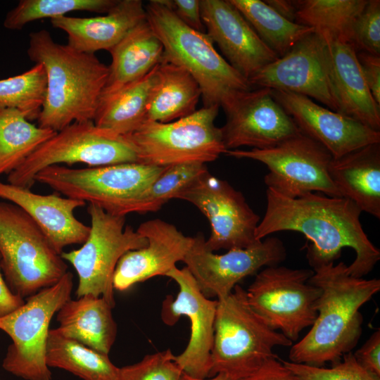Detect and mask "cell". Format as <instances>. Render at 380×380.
I'll use <instances>...</instances> for the list:
<instances>
[{
  "instance_id": "1",
  "label": "cell",
  "mask_w": 380,
  "mask_h": 380,
  "mask_svg": "<svg viewBox=\"0 0 380 380\" xmlns=\"http://www.w3.org/2000/svg\"><path fill=\"white\" fill-rule=\"evenodd\" d=\"M266 196V211L255 229L256 240L281 231L302 233L312 242L306 256L313 269L334 262L342 248H351L356 255L347 272L358 278L369 274L379 260V250L362 227V211L350 200L319 192L290 198L269 189Z\"/></svg>"
},
{
  "instance_id": "2",
  "label": "cell",
  "mask_w": 380,
  "mask_h": 380,
  "mask_svg": "<svg viewBox=\"0 0 380 380\" xmlns=\"http://www.w3.org/2000/svg\"><path fill=\"white\" fill-rule=\"evenodd\" d=\"M334 263L313 269L309 281L322 291L317 315L308 333L291 346L289 357L292 362L336 364L351 352L360 337V309L379 292L380 281L353 277L344 262Z\"/></svg>"
},
{
  "instance_id": "3",
  "label": "cell",
  "mask_w": 380,
  "mask_h": 380,
  "mask_svg": "<svg viewBox=\"0 0 380 380\" xmlns=\"http://www.w3.org/2000/svg\"><path fill=\"white\" fill-rule=\"evenodd\" d=\"M27 55L46 75L38 126L57 132L75 122L94 121L108 66L95 54L56 43L46 30L30 34Z\"/></svg>"
},
{
  "instance_id": "4",
  "label": "cell",
  "mask_w": 380,
  "mask_h": 380,
  "mask_svg": "<svg viewBox=\"0 0 380 380\" xmlns=\"http://www.w3.org/2000/svg\"><path fill=\"white\" fill-rule=\"evenodd\" d=\"M145 10L147 21L163 46V61L179 65L194 77L203 106H215L227 112L253 89L217 51L205 32L187 26L161 0L150 1Z\"/></svg>"
},
{
  "instance_id": "5",
  "label": "cell",
  "mask_w": 380,
  "mask_h": 380,
  "mask_svg": "<svg viewBox=\"0 0 380 380\" xmlns=\"http://www.w3.org/2000/svg\"><path fill=\"white\" fill-rule=\"evenodd\" d=\"M292 345L251 309L246 290L237 284L227 296L217 300L208 377L222 374L243 380L277 356L274 347Z\"/></svg>"
},
{
  "instance_id": "6",
  "label": "cell",
  "mask_w": 380,
  "mask_h": 380,
  "mask_svg": "<svg viewBox=\"0 0 380 380\" xmlns=\"http://www.w3.org/2000/svg\"><path fill=\"white\" fill-rule=\"evenodd\" d=\"M0 267L10 289L28 298L57 283L68 265L32 218L0 201Z\"/></svg>"
},
{
  "instance_id": "7",
  "label": "cell",
  "mask_w": 380,
  "mask_h": 380,
  "mask_svg": "<svg viewBox=\"0 0 380 380\" xmlns=\"http://www.w3.org/2000/svg\"><path fill=\"white\" fill-rule=\"evenodd\" d=\"M165 168L141 163L83 168L56 165L41 170L34 181L109 214L125 216L133 213L141 195Z\"/></svg>"
},
{
  "instance_id": "8",
  "label": "cell",
  "mask_w": 380,
  "mask_h": 380,
  "mask_svg": "<svg viewBox=\"0 0 380 380\" xmlns=\"http://www.w3.org/2000/svg\"><path fill=\"white\" fill-rule=\"evenodd\" d=\"M72 286L73 275L67 272L57 283L0 318V329L12 340L2 363L5 370L25 380H51L46 362L49 327L53 315L70 299Z\"/></svg>"
},
{
  "instance_id": "9",
  "label": "cell",
  "mask_w": 380,
  "mask_h": 380,
  "mask_svg": "<svg viewBox=\"0 0 380 380\" xmlns=\"http://www.w3.org/2000/svg\"><path fill=\"white\" fill-rule=\"evenodd\" d=\"M219 108L203 106L170 122L146 121L125 137L133 144L139 163L160 167L205 164L227 151L221 129L215 125Z\"/></svg>"
},
{
  "instance_id": "10",
  "label": "cell",
  "mask_w": 380,
  "mask_h": 380,
  "mask_svg": "<svg viewBox=\"0 0 380 380\" xmlns=\"http://www.w3.org/2000/svg\"><path fill=\"white\" fill-rule=\"evenodd\" d=\"M139 163L137 151L125 136L98 127L94 121L75 122L41 144L7 176L8 184L31 189L43 169L62 163L88 167Z\"/></svg>"
},
{
  "instance_id": "11",
  "label": "cell",
  "mask_w": 380,
  "mask_h": 380,
  "mask_svg": "<svg viewBox=\"0 0 380 380\" xmlns=\"http://www.w3.org/2000/svg\"><path fill=\"white\" fill-rule=\"evenodd\" d=\"M90 233L78 249L63 252L61 258L75 268L79 278L77 298L91 294L103 297L114 308L113 279L116 265L127 251L146 246V238L131 226H125V216L113 215L89 204Z\"/></svg>"
},
{
  "instance_id": "12",
  "label": "cell",
  "mask_w": 380,
  "mask_h": 380,
  "mask_svg": "<svg viewBox=\"0 0 380 380\" xmlns=\"http://www.w3.org/2000/svg\"><path fill=\"white\" fill-rule=\"evenodd\" d=\"M312 274L308 269L265 267L246 291L248 305L269 327L296 341L317 315L322 291L309 281Z\"/></svg>"
},
{
  "instance_id": "13",
  "label": "cell",
  "mask_w": 380,
  "mask_h": 380,
  "mask_svg": "<svg viewBox=\"0 0 380 380\" xmlns=\"http://www.w3.org/2000/svg\"><path fill=\"white\" fill-rule=\"evenodd\" d=\"M225 154L265 164L269 169L264 178L267 189L284 197L296 198L312 192L341 197L329 174L332 156L302 132L270 148L227 150Z\"/></svg>"
},
{
  "instance_id": "14",
  "label": "cell",
  "mask_w": 380,
  "mask_h": 380,
  "mask_svg": "<svg viewBox=\"0 0 380 380\" xmlns=\"http://www.w3.org/2000/svg\"><path fill=\"white\" fill-rule=\"evenodd\" d=\"M176 198L192 203L208 218L211 227L210 236L205 241L208 250L246 248L260 241L255 237L260 217L241 192L209 171Z\"/></svg>"
},
{
  "instance_id": "15",
  "label": "cell",
  "mask_w": 380,
  "mask_h": 380,
  "mask_svg": "<svg viewBox=\"0 0 380 380\" xmlns=\"http://www.w3.org/2000/svg\"><path fill=\"white\" fill-rule=\"evenodd\" d=\"M194 239L182 262L201 292L210 299L227 296L241 279L263 267L277 265L286 255L282 241L274 236L246 248L228 250L222 255L206 248L202 234Z\"/></svg>"
},
{
  "instance_id": "16",
  "label": "cell",
  "mask_w": 380,
  "mask_h": 380,
  "mask_svg": "<svg viewBox=\"0 0 380 380\" xmlns=\"http://www.w3.org/2000/svg\"><path fill=\"white\" fill-rule=\"evenodd\" d=\"M330 70L328 42L323 34L315 30L285 55L262 68L249 82L253 87L305 96L336 112Z\"/></svg>"
},
{
  "instance_id": "17",
  "label": "cell",
  "mask_w": 380,
  "mask_h": 380,
  "mask_svg": "<svg viewBox=\"0 0 380 380\" xmlns=\"http://www.w3.org/2000/svg\"><path fill=\"white\" fill-rule=\"evenodd\" d=\"M165 276L174 280L179 289L175 298L167 296L163 301L162 321L172 326L182 316H186L191 324L188 344L181 354L175 355L174 360L184 374L194 378H208L217 300L203 296L186 267L179 269L175 266Z\"/></svg>"
},
{
  "instance_id": "18",
  "label": "cell",
  "mask_w": 380,
  "mask_h": 380,
  "mask_svg": "<svg viewBox=\"0 0 380 380\" xmlns=\"http://www.w3.org/2000/svg\"><path fill=\"white\" fill-rule=\"evenodd\" d=\"M225 113L227 121L220 129L227 151L270 148L301 133L268 88L244 93Z\"/></svg>"
},
{
  "instance_id": "19",
  "label": "cell",
  "mask_w": 380,
  "mask_h": 380,
  "mask_svg": "<svg viewBox=\"0 0 380 380\" xmlns=\"http://www.w3.org/2000/svg\"><path fill=\"white\" fill-rule=\"evenodd\" d=\"M272 94L300 132L323 146L334 158L380 143V132L324 108L305 96L272 89Z\"/></svg>"
},
{
  "instance_id": "20",
  "label": "cell",
  "mask_w": 380,
  "mask_h": 380,
  "mask_svg": "<svg viewBox=\"0 0 380 380\" xmlns=\"http://www.w3.org/2000/svg\"><path fill=\"white\" fill-rule=\"evenodd\" d=\"M200 6L206 34L225 60L248 80L279 58L229 0H200Z\"/></svg>"
},
{
  "instance_id": "21",
  "label": "cell",
  "mask_w": 380,
  "mask_h": 380,
  "mask_svg": "<svg viewBox=\"0 0 380 380\" xmlns=\"http://www.w3.org/2000/svg\"><path fill=\"white\" fill-rule=\"evenodd\" d=\"M137 232L146 239V246L129 251L119 260L113 274V289L124 291L137 283L165 276L183 261L194 243L172 224L160 219L142 222Z\"/></svg>"
},
{
  "instance_id": "22",
  "label": "cell",
  "mask_w": 380,
  "mask_h": 380,
  "mask_svg": "<svg viewBox=\"0 0 380 380\" xmlns=\"http://www.w3.org/2000/svg\"><path fill=\"white\" fill-rule=\"evenodd\" d=\"M0 198L22 208L37 224L60 255L69 245L83 244L90 233V226L76 218L74 211L87 203L62 197L55 192L42 195L0 181Z\"/></svg>"
},
{
  "instance_id": "23",
  "label": "cell",
  "mask_w": 380,
  "mask_h": 380,
  "mask_svg": "<svg viewBox=\"0 0 380 380\" xmlns=\"http://www.w3.org/2000/svg\"><path fill=\"white\" fill-rule=\"evenodd\" d=\"M326 38L330 53V77L337 113L379 131L380 106L373 98L359 65L353 44Z\"/></svg>"
},
{
  "instance_id": "24",
  "label": "cell",
  "mask_w": 380,
  "mask_h": 380,
  "mask_svg": "<svg viewBox=\"0 0 380 380\" xmlns=\"http://www.w3.org/2000/svg\"><path fill=\"white\" fill-rule=\"evenodd\" d=\"M145 20V6L141 0H118L103 15L91 18L65 15L51 19V23L67 34L68 46L82 53L94 54L100 50L108 51Z\"/></svg>"
},
{
  "instance_id": "25",
  "label": "cell",
  "mask_w": 380,
  "mask_h": 380,
  "mask_svg": "<svg viewBox=\"0 0 380 380\" xmlns=\"http://www.w3.org/2000/svg\"><path fill=\"white\" fill-rule=\"evenodd\" d=\"M380 143L332 158L329 174L341 197L380 217Z\"/></svg>"
},
{
  "instance_id": "26",
  "label": "cell",
  "mask_w": 380,
  "mask_h": 380,
  "mask_svg": "<svg viewBox=\"0 0 380 380\" xmlns=\"http://www.w3.org/2000/svg\"><path fill=\"white\" fill-rule=\"evenodd\" d=\"M108 51L112 61L100 101L148 74L163 61L164 49L146 19Z\"/></svg>"
},
{
  "instance_id": "27",
  "label": "cell",
  "mask_w": 380,
  "mask_h": 380,
  "mask_svg": "<svg viewBox=\"0 0 380 380\" xmlns=\"http://www.w3.org/2000/svg\"><path fill=\"white\" fill-rule=\"evenodd\" d=\"M113 308L101 296L87 294L70 299L58 311L59 327L56 330L65 337L108 355L117 336Z\"/></svg>"
},
{
  "instance_id": "28",
  "label": "cell",
  "mask_w": 380,
  "mask_h": 380,
  "mask_svg": "<svg viewBox=\"0 0 380 380\" xmlns=\"http://www.w3.org/2000/svg\"><path fill=\"white\" fill-rule=\"evenodd\" d=\"M201 88L184 68L167 62L158 67V77L147 108L146 122H170L196 110Z\"/></svg>"
},
{
  "instance_id": "29",
  "label": "cell",
  "mask_w": 380,
  "mask_h": 380,
  "mask_svg": "<svg viewBox=\"0 0 380 380\" xmlns=\"http://www.w3.org/2000/svg\"><path fill=\"white\" fill-rule=\"evenodd\" d=\"M158 65L144 77L101 100L94 119L95 125L119 136L137 131L146 122Z\"/></svg>"
},
{
  "instance_id": "30",
  "label": "cell",
  "mask_w": 380,
  "mask_h": 380,
  "mask_svg": "<svg viewBox=\"0 0 380 380\" xmlns=\"http://www.w3.org/2000/svg\"><path fill=\"white\" fill-rule=\"evenodd\" d=\"M46 362L49 367L67 370L84 380H118L119 367L108 355L99 353L49 329Z\"/></svg>"
},
{
  "instance_id": "31",
  "label": "cell",
  "mask_w": 380,
  "mask_h": 380,
  "mask_svg": "<svg viewBox=\"0 0 380 380\" xmlns=\"http://www.w3.org/2000/svg\"><path fill=\"white\" fill-rule=\"evenodd\" d=\"M56 133L32 124L17 109H0V177L15 170Z\"/></svg>"
},
{
  "instance_id": "32",
  "label": "cell",
  "mask_w": 380,
  "mask_h": 380,
  "mask_svg": "<svg viewBox=\"0 0 380 380\" xmlns=\"http://www.w3.org/2000/svg\"><path fill=\"white\" fill-rule=\"evenodd\" d=\"M246 18L261 40L279 58L285 55L312 27L289 21L265 1L229 0Z\"/></svg>"
},
{
  "instance_id": "33",
  "label": "cell",
  "mask_w": 380,
  "mask_h": 380,
  "mask_svg": "<svg viewBox=\"0 0 380 380\" xmlns=\"http://www.w3.org/2000/svg\"><path fill=\"white\" fill-rule=\"evenodd\" d=\"M367 1H298L295 22L350 44L353 25Z\"/></svg>"
},
{
  "instance_id": "34",
  "label": "cell",
  "mask_w": 380,
  "mask_h": 380,
  "mask_svg": "<svg viewBox=\"0 0 380 380\" xmlns=\"http://www.w3.org/2000/svg\"><path fill=\"white\" fill-rule=\"evenodd\" d=\"M46 87V72L39 63L22 74L0 80V109H17L29 121L36 120L44 103Z\"/></svg>"
},
{
  "instance_id": "35",
  "label": "cell",
  "mask_w": 380,
  "mask_h": 380,
  "mask_svg": "<svg viewBox=\"0 0 380 380\" xmlns=\"http://www.w3.org/2000/svg\"><path fill=\"white\" fill-rule=\"evenodd\" d=\"M118 0H21L4 21L9 30H21L27 23L43 18L65 16L76 11L108 13Z\"/></svg>"
},
{
  "instance_id": "36",
  "label": "cell",
  "mask_w": 380,
  "mask_h": 380,
  "mask_svg": "<svg viewBox=\"0 0 380 380\" xmlns=\"http://www.w3.org/2000/svg\"><path fill=\"white\" fill-rule=\"evenodd\" d=\"M208 172L204 163H189L167 166L137 201L133 213L158 211L201 175Z\"/></svg>"
},
{
  "instance_id": "37",
  "label": "cell",
  "mask_w": 380,
  "mask_h": 380,
  "mask_svg": "<svg viewBox=\"0 0 380 380\" xmlns=\"http://www.w3.org/2000/svg\"><path fill=\"white\" fill-rule=\"evenodd\" d=\"M343 358L342 362L329 368L281 361L303 380H380V376L365 369L351 352L345 354Z\"/></svg>"
},
{
  "instance_id": "38",
  "label": "cell",
  "mask_w": 380,
  "mask_h": 380,
  "mask_svg": "<svg viewBox=\"0 0 380 380\" xmlns=\"http://www.w3.org/2000/svg\"><path fill=\"white\" fill-rule=\"evenodd\" d=\"M170 349L145 355L139 362L119 368L118 380H181L184 374Z\"/></svg>"
},
{
  "instance_id": "39",
  "label": "cell",
  "mask_w": 380,
  "mask_h": 380,
  "mask_svg": "<svg viewBox=\"0 0 380 380\" xmlns=\"http://www.w3.org/2000/svg\"><path fill=\"white\" fill-rule=\"evenodd\" d=\"M350 44L357 51L380 55V1L368 0L356 19Z\"/></svg>"
},
{
  "instance_id": "40",
  "label": "cell",
  "mask_w": 380,
  "mask_h": 380,
  "mask_svg": "<svg viewBox=\"0 0 380 380\" xmlns=\"http://www.w3.org/2000/svg\"><path fill=\"white\" fill-rule=\"evenodd\" d=\"M161 1L187 26L195 30L205 32V26L201 14L200 0Z\"/></svg>"
},
{
  "instance_id": "41",
  "label": "cell",
  "mask_w": 380,
  "mask_h": 380,
  "mask_svg": "<svg viewBox=\"0 0 380 380\" xmlns=\"http://www.w3.org/2000/svg\"><path fill=\"white\" fill-rule=\"evenodd\" d=\"M361 72L368 88L380 106V57L366 51H356Z\"/></svg>"
},
{
  "instance_id": "42",
  "label": "cell",
  "mask_w": 380,
  "mask_h": 380,
  "mask_svg": "<svg viewBox=\"0 0 380 380\" xmlns=\"http://www.w3.org/2000/svg\"><path fill=\"white\" fill-rule=\"evenodd\" d=\"M357 361L369 372L380 376V331L374 332L353 353Z\"/></svg>"
},
{
  "instance_id": "43",
  "label": "cell",
  "mask_w": 380,
  "mask_h": 380,
  "mask_svg": "<svg viewBox=\"0 0 380 380\" xmlns=\"http://www.w3.org/2000/svg\"><path fill=\"white\" fill-rule=\"evenodd\" d=\"M243 380H303L286 367L277 356L266 360L252 374Z\"/></svg>"
},
{
  "instance_id": "44",
  "label": "cell",
  "mask_w": 380,
  "mask_h": 380,
  "mask_svg": "<svg viewBox=\"0 0 380 380\" xmlns=\"http://www.w3.org/2000/svg\"><path fill=\"white\" fill-rule=\"evenodd\" d=\"M24 303L23 298L14 293L8 287L0 267V318L13 312Z\"/></svg>"
},
{
  "instance_id": "45",
  "label": "cell",
  "mask_w": 380,
  "mask_h": 380,
  "mask_svg": "<svg viewBox=\"0 0 380 380\" xmlns=\"http://www.w3.org/2000/svg\"><path fill=\"white\" fill-rule=\"evenodd\" d=\"M265 2L286 20L296 23L298 1L267 0Z\"/></svg>"
},
{
  "instance_id": "46",
  "label": "cell",
  "mask_w": 380,
  "mask_h": 380,
  "mask_svg": "<svg viewBox=\"0 0 380 380\" xmlns=\"http://www.w3.org/2000/svg\"><path fill=\"white\" fill-rule=\"evenodd\" d=\"M181 380H233V379L229 378L228 376L222 374H217L212 377H208V378H204V379L194 378L185 374H183L181 378Z\"/></svg>"
}]
</instances>
